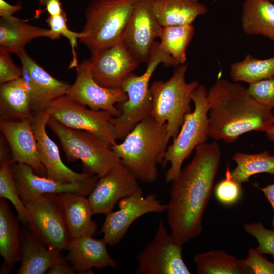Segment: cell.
Masks as SVG:
<instances>
[{"mask_svg":"<svg viewBox=\"0 0 274 274\" xmlns=\"http://www.w3.org/2000/svg\"><path fill=\"white\" fill-rule=\"evenodd\" d=\"M244 230L256 239V249L262 254H269L274 258V230L266 228L261 222L247 223Z\"/></svg>","mask_w":274,"mask_h":274,"instance_id":"d590c367","label":"cell"},{"mask_svg":"<svg viewBox=\"0 0 274 274\" xmlns=\"http://www.w3.org/2000/svg\"><path fill=\"white\" fill-rule=\"evenodd\" d=\"M182 245L169 233L161 219L153 239L138 255L137 274H190Z\"/></svg>","mask_w":274,"mask_h":274,"instance_id":"8fae6325","label":"cell"},{"mask_svg":"<svg viewBox=\"0 0 274 274\" xmlns=\"http://www.w3.org/2000/svg\"><path fill=\"white\" fill-rule=\"evenodd\" d=\"M192 160L172 182L167 204L170 233L183 245L199 236L221 160L217 142L197 146Z\"/></svg>","mask_w":274,"mask_h":274,"instance_id":"6da1fadb","label":"cell"},{"mask_svg":"<svg viewBox=\"0 0 274 274\" xmlns=\"http://www.w3.org/2000/svg\"><path fill=\"white\" fill-rule=\"evenodd\" d=\"M162 26L153 10L152 0H138L122 40L139 63H147Z\"/></svg>","mask_w":274,"mask_h":274,"instance_id":"9a60e30c","label":"cell"},{"mask_svg":"<svg viewBox=\"0 0 274 274\" xmlns=\"http://www.w3.org/2000/svg\"><path fill=\"white\" fill-rule=\"evenodd\" d=\"M10 53L0 47V84L15 80L22 76L21 67L14 63Z\"/></svg>","mask_w":274,"mask_h":274,"instance_id":"f35d334b","label":"cell"},{"mask_svg":"<svg viewBox=\"0 0 274 274\" xmlns=\"http://www.w3.org/2000/svg\"><path fill=\"white\" fill-rule=\"evenodd\" d=\"M107 245L104 238L91 236L72 238L66 248V260L76 272L80 274L93 273V268H116L117 263L109 254Z\"/></svg>","mask_w":274,"mask_h":274,"instance_id":"44dd1931","label":"cell"},{"mask_svg":"<svg viewBox=\"0 0 274 274\" xmlns=\"http://www.w3.org/2000/svg\"><path fill=\"white\" fill-rule=\"evenodd\" d=\"M66 260L60 251L48 248L27 233L22 239L21 264L17 273L44 274L55 264Z\"/></svg>","mask_w":274,"mask_h":274,"instance_id":"4316f807","label":"cell"},{"mask_svg":"<svg viewBox=\"0 0 274 274\" xmlns=\"http://www.w3.org/2000/svg\"><path fill=\"white\" fill-rule=\"evenodd\" d=\"M138 181L122 163L100 177L88 198L93 214L113 211L117 202L140 188Z\"/></svg>","mask_w":274,"mask_h":274,"instance_id":"e0dca14e","label":"cell"},{"mask_svg":"<svg viewBox=\"0 0 274 274\" xmlns=\"http://www.w3.org/2000/svg\"><path fill=\"white\" fill-rule=\"evenodd\" d=\"M166 124H161L149 115L139 122L120 143L110 146L139 181L151 183L156 180L157 165H162L167 147Z\"/></svg>","mask_w":274,"mask_h":274,"instance_id":"3957f363","label":"cell"},{"mask_svg":"<svg viewBox=\"0 0 274 274\" xmlns=\"http://www.w3.org/2000/svg\"><path fill=\"white\" fill-rule=\"evenodd\" d=\"M46 111L66 127L88 132L110 146L116 143L113 116L107 111L88 109L66 95L53 101Z\"/></svg>","mask_w":274,"mask_h":274,"instance_id":"30bf717a","label":"cell"},{"mask_svg":"<svg viewBox=\"0 0 274 274\" xmlns=\"http://www.w3.org/2000/svg\"><path fill=\"white\" fill-rule=\"evenodd\" d=\"M119 209L106 214L100 230L107 245L117 244L125 235L131 225L139 217L149 213L167 211V204L160 202L155 194L144 197L140 187L133 194L118 201Z\"/></svg>","mask_w":274,"mask_h":274,"instance_id":"7c38bea8","label":"cell"},{"mask_svg":"<svg viewBox=\"0 0 274 274\" xmlns=\"http://www.w3.org/2000/svg\"><path fill=\"white\" fill-rule=\"evenodd\" d=\"M199 274L252 273L244 259H238L222 250H211L196 255L194 258Z\"/></svg>","mask_w":274,"mask_h":274,"instance_id":"f1b7e54d","label":"cell"},{"mask_svg":"<svg viewBox=\"0 0 274 274\" xmlns=\"http://www.w3.org/2000/svg\"><path fill=\"white\" fill-rule=\"evenodd\" d=\"M241 184L232 178L229 167L227 166L225 178L218 182L215 187L216 199L220 203L226 206L236 204L242 196Z\"/></svg>","mask_w":274,"mask_h":274,"instance_id":"e575fe53","label":"cell"},{"mask_svg":"<svg viewBox=\"0 0 274 274\" xmlns=\"http://www.w3.org/2000/svg\"><path fill=\"white\" fill-rule=\"evenodd\" d=\"M187 64L175 67L166 81L155 80L150 85L151 116L157 122L166 124L168 142L178 133L185 116L192 111V95L199 85L197 81L186 82Z\"/></svg>","mask_w":274,"mask_h":274,"instance_id":"5b68a950","label":"cell"},{"mask_svg":"<svg viewBox=\"0 0 274 274\" xmlns=\"http://www.w3.org/2000/svg\"><path fill=\"white\" fill-rule=\"evenodd\" d=\"M0 131L11 150L12 163L26 164L38 175L46 176L38 151L32 118L19 121L0 118Z\"/></svg>","mask_w":274,"mask_h":274,"instance_id":"ffe728a7","label":"cell"},{"mask_svg":"<svg viewBox=\"0 0 274 274\" xmlns=\"http://www.w3.org/2000/svg\"><path fill=\"white\" fill-rule=\"evenodd\" d=\"M252 98L265 107H274V76L252 84L248 88Z\"/></svg>","mask_w":274,"mask_h":274,"instance_id":"8d00e7d4","label":"cell"},{"mask_svg":"<svg viewBox=\"0 0 274 274\" xmlns=\"http://www.w3.org/2000/svg\"><path fill=\"white\" fill-rule=\"evenodd\" d=\"M269 1H274V0H269Z\"/></svg>","mask_w":274,"mask_h":274,"instance_id":"f6af8a7d","label":"cell"},{"mask_svg":"<svg viewBox=\"0 0 274 274\" xmlns=\"http://www.w3.org/2000/svg\"><path fill=\"white\" fill-rule=\"evenodd\" d=\"M46 22L51 32V39H58L61 36H63L68 40L72 53V59L69 64V68H76L78 65L76 53L77 40L80 37L81 33L73 31L69 29L65 12L57 16L49 15Z\"/></svg>","mask_w":274,"mask_h":274,"instance_id":"836d02e7","label":"cell"},{"mask_svg":"<svg viewBox=\"0 0 274 274\" xmlns=\"http://www.w3.org/2000/svg\"><path fill=\"white\" fill-rule=\"evenodd\" d=\"M50 117L46 110L34 112L32 118V126L37 140L38 151L46 170V177L65 183L84 182L98 177L85 172H76L63 162L58 146L46 131V126Z\"/></svg>","mask_w":274,"mask_h":274,"instance_id":"2e32d148","label":"cell"},{"mask_svg":"<svg viewBox=\"0 0 274 274\" xmlns=\"http://www.w3.org/2000/svg\"><path fill=\"white\" fill-rule=\"evenodd\" d=\"M241 26L248 35H262L274 41V4L269 0H245Z\"/></svg>","mask_w":274,"mask_h":274,"instance_id":"83f0119b","label":"cell"},{"mask_svg":"<svg viewBox=\"0 0 274 274\" xmlns=\"http://www.w3.org/2000/svg\"><path fill=\"white\" fill-rule=\"evenodd\" d=\"M18 56L21 62L22 77L31 93L33 113L46 111L53 101L66 95L71 85L69 83L50 75L31 58L25 50Z\"/></svg>","mask_w":274,"mask_h":274,"instance_id":"d6986e66","label":"cell"},{"mask_svg":"<svg viewBox=\"0 0 274 274\" xmlns=\"http://www.w3.org/2000/svg\"><path fill=\"white\" fill-rule=\"evenodd\" d=\"M195 33L192 24L162 27L159 46L178 65L185 64L186 50Z\"/></svg>","mask_w":274,"mask_h":274,"instance_id":"4dcf8cb0","label":"cell"},{"mask_svg":"<svg viewBox=\"0 0 274 274\" xmlns=\"http://www.w3.org/2000/svg\"><path fill=\"white\" fill-rule=\"evenodd\" d=\"M230 75L235 82L249 84L274 76V56L260 59L247 54L240 61L233 63Z\"/></svg>","mask_w":274,"mask_h":274,"instance_id":"d6a6232c","label":"cell"},{"mask_svg":"<svg viewBox=\"0 0 274 274\" xmlns=\"http://www.w3.org/2000/svg\"><path fill=\"white\" fill-rule=\"evenodd\" d=\"M39 3L45 7L50 16L59 15L65 12L60 0H39Z\"/></svg>","mask_w":274,"mask_h":274,"instance_id":"ab89813d","label":"cell"},{"mask_svg":"<svg viewBox=\"0 0 274 274\" xmlns=\"http://www.w3.org/2000/svg\"><path fill=\"white\" fill-rule=\"evenodd\" d=\"M11 167L22 200L47 193H75L89 196L99 179L96 177L84 182L65 183L39 175L26 164L13 163Z\"/></svg>","mask_w":274,"mask_h":274,"instance_id":"ac0fdd59","label":"cell"},{"mask_svg":"<svg viewBox=\"0 0 274 274\" xmlns=\"http://www.w3.org/2000/svg\"><path fill=\"white\" fill-rule=\"evenodd\" d=\"M21 1L15 5H11L5 0H0V17L1 18H9L13 16V14L20 11L22 9Z\"/></svg>","mask_w":274,"mask_h":274,"instance_id":"60d3db41","label":"cell"},{"mask_svg":"<svg viewBox=\"0 0 274 274\" xmlns=\"http://www.w3.org/2000/svg\"><path fill=\"white\" fill-rule=\"evenodd\" d=\"M154 14L162 27L192 24L208 8L199 0H152Z\"/></svg>","mask_w":274,"mask_h":274,"instance_id":"d4e9b609","label":"cell"},{"mask_svg":"<svg viewBox=\"0 0 274 274\" xmlns=\"http://www.w3.org/2000/svg\"><path fill=\"white\" fill-rule=\"evenodd\" d=\"M138 1L92 0L79 41L92 52L122 40Z\"/></svg>","mask_w":274,"mask_h":274,"instance_id":"8992f818","label":"cell"},{"mask_svg":"<svg viewBox=\"0 0 274 274\" xmlns=\"http://www.w3.org/2000/svg\"><path fill=\"white\" fill-rule=\"evenodd\" d=\"M89 60L94 79L100 86L108 88H120L139 63L122 40L92 51Z\"/></svg>","mask_w":274,"mask_h":274,"instance_id":"5bb4252c","label":"cell"},{"mask_svg":"<svg viewBox=\"0 0 274 274\" xmlns=\"http://www.w3.org/2000/svg\"><path fill=\"white\" fill-rule=\"evenodd\" d=\"M22 200L32 236L50 249L66 250L71 237L59 195L43 194Z\"/></svg>","mask_w":274,"mask_h":274,"instance_id":"9c48e42d","label":"cell"},{"mask_svg":"<svg viewBox=\"0 0 274 274\" xmlns=\"http://www.w3.org/2000/svg\"><path fill=\"white\" fill-rule=\"evenodd\" d=\"M19 220L9 207L8 200L0 199V255L3 259L1 273H10L13 266L21 261L22 240Z\"/></svg>","mask_w":274,"mask_h":274,"instance_id":"603a6c76","label":"cell"},{"mask_svg":"<svg viewBox=\"0 0 274 274\" xmlns=\"http://www.w3.org/2000/svg\"><path fill=\"white\" fill-rule=\"evenodd\" d=\"M47 126L59 140L67 160H80L84 172L99 178L122 163L110 145L93 134L66 127L51 117Z\"/></svg>","mask_w":274,"mask_h":274,"instance_id":"ba28073f","label":"cell"},{"mask_svg":"<svg viewBox=\"0 0 274 274\" xmlns=\"http://www.w3.org/2000/svg\"><path fill=\"white\" fill-rule=\"evenodd\" d=\"M76 77L66 96L94 110H104L113 117L120 115L117 105L127 100V94L121 88L100 86L94 79L89 59L84 60L76 67Z\"/></svg>","mask_w":274,"mask_h":274,"instance_id":"4fadbf2b","label":"cell"},{"mask_svg":"<svg viewBox=\"0 0 274 274\" xmlns=\"http://www.w3.org/2000/svg\"><path fill=\"white\" fill-rule=\"evenodd\" d=\"M209 136L227 143L252 131L266 132L274 123L271 110L254 100L248 88L218 79L207 92Z\"/></svg>","mask_w":274,"mask_h":274,"instance_id":"7a4b0ae2","label":"cell"},{"mask_svg":"<svg viewBox=\"0 0 274 274\" xmlns=\"http://www.w3.org/2000/svg\"><path fill=\"white\" fill-rule=\"evenodd\" d=\"M5 140L0 138V198L9 201L17 213V218L21 222L27 223V210L21 199L14 178L11 167V155L9 154Z\"/></svg>","mask_w":274,"mask_h":274,"instance_id":"f546056e","label":"cell"},{"mask_svg":"<svg viewBox=\"0 0 274 274\" xmlns=\"http://www.w3.org/2000/svg\"><path fill=\"white\" fill-rule=\"evenodd\" d=\"M59 195L71 239L95 236L98 226L92 219L94 214L88 199L75 193H63Z\"/></svg>","mask_w":274,"mask_h":274,"instance_id":"7402d4cb","label":"cell"},{"mask_svg":"<svg viewBox=\"0 0 274 274\" xmlns=\"http://www.w3.org/2000/svg\"><path fill=\"white\" fill-rule=\"evenodd\" d=\"M206 87L199 84L192 95L194 109L185 116L183 122L172 144L167 147L161 166H170L165 175L171 182L180 174L184 160L200 145L207 143L209 136V104Z\"/></svg>","mask_w":274,"mask_h":274,"instance_id":"52a82bcc","label":"cell"},{"mask_svg":"<svg viewBox=\"0 0 274 274\" xmlns=\"http://www.w3.org/2000/svg\"><path fill=\"white\" fill-rule=\"evenodd\" d=\"M232 159L237 166L231 171V176L241 184L248 182L251 176L257 174H274V156L267 151L256 154L237 152Z\"/></svg>","mask_w":274,"mask_h":274,"instance_id":"1f68e13d","label":"cell"},{"mask_svg":"<svg viewBox=\"0 0 274 274\" xmlns=\"http://www.w3.org/2000/svg\"><path fill=\"white\" fill-rule=\"evenodd\" d=\"M33 115L31 93L22 77L0 84L1 119L19 121Z\"/></svg>","mask_w":274,"mask_h":274,"instance_id":"cb8c5ba5","label":"cell"},{"mask_svg":"<svg viewBox=\"0 0 274 274\" xmlns=\"http://www.w3.org/2000/svg\"><path fill=\"white\" fill-rule=\"evenodd\" d=\"M76 271L71 266L64 262H60L53 265L47 272V274H75Z\"/></svg>","mask_w":274,"mask_h":274,"instance_id":"7bdbcfd3","label":"cell"},{"mask_svg":"<svg viewBox=\"0 0 274 274\" xmlns=\"http://www.w3.org/2000/svg\"><path fill=\"white\" fill-rule=\"evenodd\" d=\"M254 185L256 188L262 192L273 209V216L272 219L271 225L274 228V183L264 187L259 186V185L256 183L254 184Z\"/></svg>","mask_w":274,"mask_h":274,"instance_id":"b9f144b4","label":"cell"},{"mask_svg":"<svg viewBox=\"0 0 274 274\" xmlns=\"http://www.w3.org/2000/svg\"><path fill=\"white\" fill-rule=\"evenodd\" d=\"M27 20L14 16L0 20V47L18 56L25 50V46L39 37L51 39L50 29L30 25Z\"/></svg>","mask_w":274,"mask_h":274,"instance_id":"484cf974","label":"cell"},{"mask_svg":"<svg viewBox=\"0 0 274 274\" xmlns=\"http://www.w3.org/2000/svg\"><path fill=\"white\" fill-rule=\"evenodd\" d=\"M256 248H250L245 263L252 274H274V262L269 261Z\"/></svg>","mask_w":274,"mask_h":274,"instance_id":"74e56055","label":"cell"},{"mask_svg":"<svg viewBox=\"0 0 274 274\" xmlns=\"http://www.w3.org/2000/svg\"><path fill=\"white\" fill-rule=\"evenodd\" d=\"M266 134L268 139L274 142V123L266 132Z\"/></svg>","mask_w":274,"mask_h":274,"instance_id":"ee69618b","label":"cell"},{"mask_svg":"<svg viewBox=\"0 0 274 274\" xmlns=\"http://www.w3.org/2000/svg\"><path fill=\"white\" fill-rule=\"evenodd\" d=\"M161 63L166 67L178 66L160 48L159 43L156 41L146 63L145 71L140 75L132 73L122 82L120 88L127 94V99L116 105L120 114L112 118L117 140L122 141L139 122L150 115L152 98L149 81L155 70Z\"/></svg>","mask_w":274,"mask_h":274,"instance_id":"277c9868","label":"cell"}]
</instances>
